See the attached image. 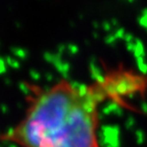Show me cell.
<instances>
[{
    "instance_id": "obj_1",
    "label": "cell",
    "mask_w": 147,
    "mask_h": 147,
    "mask_svg": "<svg viewBox=\"0 0 147 147\" xmlns=\"http://www.w3.org/2000/svg\"><path fill=\"white\" fill-rule=\"evenodd\" d=\"M105 99L102 81L89 86L60 81L35 91L24 117L0 140L18 147H100L99 104Z\"/></svg>"
}]
</instances>
